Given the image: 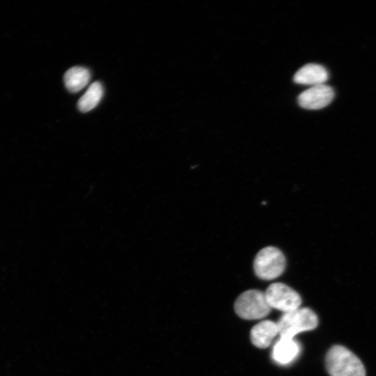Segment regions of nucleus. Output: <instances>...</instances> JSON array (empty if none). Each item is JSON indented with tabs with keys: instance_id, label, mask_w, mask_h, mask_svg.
Listing matches in <instances>:
<instances>
[{
	"instance_id": "nucleus-10",
	"label": "nucleus",
	"mask_w": 376,
	"mask_h": 376,
	"mask_svg": "<svg viewBox=\"0 0 376 376\" xmlns=\"http://www.w3.org/2000/svg\"><path fill=\"white\" fill-rule=\"evenodd\" d=\"M299 353V346L296 341L281 337L273 348V357L280 364H287L293 362Z\"/></svg>"
},
{
	"instance_id": "nucleus-3",
	"label": "nucleus",
	"mask_w": 376,
	"mask_h": 376,
	"mask_svg": "<svg viewBox=\"0 0 376 376\" xmlns=\"http://www.w3.org/2000/svg\"><path fill=\"white\" fill-rule=\"evenodd\" d=\"M236 313L246 320H257L268 316L271 308L267 302L265 293L249 290L242 293L235 306Z\"/></svg>"
},
{
	"instance_id": "nucleus-11",
	"label": "nucleus",
	"mask_w": 376,
	"mask_h": 376,
	"mask_svg": "<svg viewBox=\"0 0 376 376\" xmlns=\"http://www.w3.org/2000/svg\"><path fill=\"white\" fill-rule=\"evenodd\" d=\"M103 96V88L101 83H94L81 97L78 107L82 112H88L95 108Z\"/></svg>"
},
{
	"instance_id": "nucleus-9",
	"label": "nucleus",
	"mask_w": 376,
	"mask_h": 376,
	"mask_svg": "<svg viewBox=\"0 0 376 376\" xmlns=\"http://www.w3.org/2000/svg\"><path fill=\"white\" fill-rule=\"evenodd\" d=\"M91 79L90 71L81 66H74L64 75V83L71 93H77L84 89Z\"/></svg>"
},
{
	"instance_id": "nucleus-1",
	"label": "nucleus",
	"mask_w": 376,
	"mask_h": 376,
	"mask_svg": "<svg viewBox=\"0 0 376 376\" xmlns=\"http://www.w3.org/2000/svg\"><path fill=\"white\" fill-rule=\"evenodd\" d=\"M326 364L330 376H366L362 361L343 346L336 345L328 350Z\"/></svg>"
},
{
	"instance_id": "nucleus-8",
	"label": "nucleus",
	"mask_w": 376,
	"mask_h": 376,
	"mask_svg": "<svg viewBox=\"0 0 376 376\" xmlns=\"http://www.w3.org/2000/svg\"><path fill=\"white\" fill-rule=\"evenodd\" d=\"M279 335L277 324L271 321H264L256 325L251 330L253 344L259 348H266Z\"/></svg>"
},
{
	"instance_id": "nucleus-7",
	"label": "nucleus",
	"mask_w": 376,
	"mask_h": 376,
	"mask_svg": "<svg viewBox=\"0 0 376 376\" xmlns=\"http://www.w3.org/2000/svg\"><path fill=\"white\" fill-rule=\"evenodd\" d=\"M329 78L328 70L323 66L309 63L301 68L294 75V82L300 85H324Z\"/></svg>"
},
{
	"instance_id": "nucleus-2",
	"label": "nucleus",
	"mask_w": 376,
	"mask_h": 376,
	"mask_svg": "<svg viewBox=\"0 0 376 376\" xmlns=\"http://www.w3.org/2000/svg\"><path fill=\"white\" fill-rule=\"evenodd\" d=\"M281 337L293 339L300 333L313 330L317 328V315L309 308L297 309L284 313L277 323Z\"/></svg>"
},
{
	"instance_id": "nucleus-4",
	"label": "nucleus",
	"mask_w": 376,
	"mask_h": 376,
	"mask_svg": "<svg viewBox=\"0 0 376 376\" xmlns=\"http://www.w3.org/2000/svg\"><path fill=\"white\" fill-rule=\"evenodd\" d=\"M286 265V258L281 251L275 247H266L257 255L254 270L260 279L272 280L283 274Z\"/></svg>"
},
{
	"instance_id": "nucleus-6",
	"label": "nucleus",
	"mask_w": 376,
	"mask_h": 376,
	"mask_svg": "<svg viewBox=\"0 0 376 376\" xmlns=\"http://www.w3.org/2000/svg\"><path fill=\"white\" fill-rule=\"evenodd\" d=\"M335 98L333 89L326 85L317 86L300 94L298 103L307 110H320L331 103Z\"/></svg>"
},
{
	"instance_id": "nucleus-5",
	"label": "nucleus",
	"mask_w": 376,
	"mask_h": 376,
	"mask_svg": "<svg viewBox=\"0 0 376 376\" xmlns=\"http://www.w3.org/2000/svg\"><path fill=\"white\" fill-rule=\"evenodd\" d=\"M270 307L284 313L299 309L302 304V298L288 286L282 283H275L269 286L265 292Z\"/></svg>"
}]
</instances>
